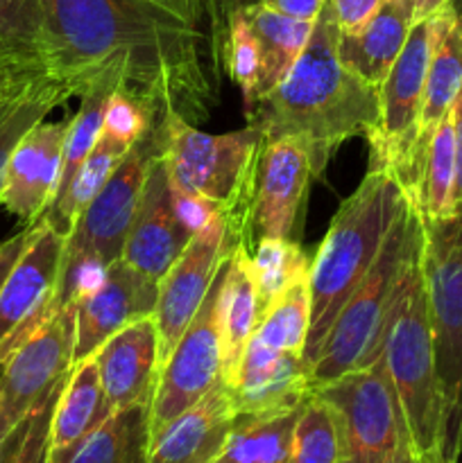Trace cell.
I'll list each match as a JSON object with an SVG mask.
<instances>
[{
    "mask_svg": "<svg viewBox=\"0 0 462 463\" xmlns=\"http://www.w3.org/2000/svg\"><path fill=\"white\" fill-rule=\"evenodd\" d=\"M41 68L71 98L122 90L161 118L208 120L217 104L211 39L149 0H39Z\"/></svg>",
    "mask_w": 462,
    "mask_h": 463,
    "instance_id": "cell-1",
    "label": "cell"
},
{
    "mask_svg": "<svg viewBox=\"0 0 462 463\" xmlns=\"http://www.w3.org/2000/svg\"><path fill=\"white\" fill-rule=\"evenodd\" d=\"M338 23L324 3L308 45L285 80L247 109L249 125L263 140L294 138L320 176L335 149L367 136L379 120V89L353 75L338 57Z\"/></svg>",
    "mask_w": 462,
    "mask_h": 463,
    "instance_id": "cell-2",
    "label": "cell"
},
{
    "mask_svg": "<svg viewBox=\"0 0 462 463\" xmlns=\"http://www.w3.org/2000/svg\"><path fill=\"white\" fill-rule=\"evenodd\" d=\"M406 194L385 167H370L356 193L340 203L311 262V333L303 360L315 364L335 317L383 249Z\"/></svg>",
    "mask_w": 462,
    "mask_h": 463,
    "instance_id": "cell-3",
    "label": "cell"
},
{
    "mask_svg": "<svg viewBox=\"0 0 462 463\" xmlns=\"http://www.w3.org/2000/svg\"><path fill=\"white\" fill-rule=\"evenodd\" d=\"M380 360L397 392L419 463L442 461V393L424 280V226L415 233L380 339Z\"/></svg>",
    "mask_w": 462,
    "mask_h": 463,
    "instance_id": "cell-4",
    "label": "cell"
},
{
    "mask_svg": "<svg viewBox=\"0 0 462 463\" xmlns=\"http://www.w3.org/2000/svg\"><path fill=\"white\" fill-rule=\"evenodd\" d=\"M159 154L161 127L157 118L143 138L118 163L107 184L91 199L66 235L62 274L54 289L57 312L66 306H77L80 298L93 292L107 276L109 267L122 258L149 165Z\"/></svg>",
    "mask_w": 462,
    "mask_h": 463,
    "instance_id": "cell-5",
    "label": "cell"
},
{
    "mask_svg": "<svg viewBox=\"0 0 462 463\" xmlns=\"http://www.w3.org/2000/svg\"><path fill=\"white\" fill-rule=\"evenodd\" d=\"M159 127L170 184L220 203L229 235L252 251L249 211L263 147L261 131L247 125L229 134H207L177 113H163Z\"/></svg>",
    "mask_w": 462,
    "mask_h": 463,
    "instance_id": "cell-6",
    "label": "cell"
},
{
    "mask_svg": "<svg viewBox=\"0 0 462 463\" xmlns=\"http://www.w3.org/2000/svg\"><path fill=\"white\" fill-rule=\"evenodd\" d=\"M421 226V217L410 202H403L383 249L371 269L361 280L349 301L335 317L326 335L315 364L311 366V387L342 378L344 373L365 369L380 357L385 319L392 306L394 289L401 276L403 262L415 233Z\"/></svg>",
    "mask_w": 462,
    "mask_h": 463,
    "instance_id": "cell-7",
    "label": "cell"
},
{
    "mask_svg": "<svg viewBox=\"0 0 462 463\" xmlns=\"http://www.w3.org/2000/svg\"><path fill=\"white\" fill-rule=\"evenodd\" d=\"M424 226V280L442 393V461L462 463V217Z\"/></svg>",
    "mask_w": 462,
    "mask_h": 463,
    "instance_id": "cell-8",
    "label": "cell"
},
{
    "mask_svg": "<svg viewBox=\"0 0 462 463\" xmlns=\"http://www.w3.org/2000/svg\"><path fill=\"white\" fill-rule=\"evenodd\" d=\"M333 410L342 463H385L412 450L406 419L383 360L313 389Z\"/></svg>",
    "mask_w": 462,
    "mask_h": 463,
    "instance_id": "cell-9",
    "label": "cell"
},
{
    "mask_svg": "<svg viewBox=\"0 0 462 463\" xmlns=\"http://www.w3.org/2000/svg\"><path fill=\"white\" fill-rule=\"evenodd\" d=\"M72 353L75 306H66L5 360L0 373V439L66 380Z\"/></svg>",
    "mask_w": 462,
    "mask_h": 463,
    "instance_id": "cell-10",
    "label": "cell"
},
{
    "mask_svg": "<svg viewBox=\"0 0 462 463\" xmlns=\"http://www.w3.org/2000/svg\"><path fill=\"white\" fill-rule=\"evenodd\" d=\"M220 274V271H217ZM222 383L220 333H217V276L211 292L184 330L163 366L149 402V434H157L181 411L202 401Z\"/></svg>",
    "mask_w": 462,
    "mask_h": 463,
    "instance_id": "cell-11",
    "label": "cell"
},
{
    "mask_svg": "<svg viewBox=\"0 0 462 463\" xmlns=\"http://www.w3.org/2000/svg\"><path fill=\"white\" fill-rule=\"evenodd\" d=\"M66 238L48 224H34L25 251L0 289V366L9 355L57 315L54 289L62 274Z\"/></svg>",
    "mask_w": 462,
    "mask_h": 463,
    "instance_id": "cell-12",
    "label": "cell"
},
{
    "mask_svg": "<svg viewBox=\"0 0 462 463\" xmlns=\"http://www.w3.org/2000/svg\"><path fill=\"white\" fill-rule=\"evenodd\" d=\"M236 244L238 242L229 235L226 217H217L207 229L193 235L184 253L159 280V298L154 307L159 330V369L175 351L184 330L202 307L222 262Z\"/></svg>",
    "mask_w": 462,
    "mask_h": 463,
    "instance_id": "cell-13",
    "label": "cell"
},
{
    "mask_svg": "<svg viewBox=\"0 0 462 463\" xmlns=\"http://www.w3.org/2000/svg\"><path fill=\"white\" fill-rule=\"evenodd\" d=\"M311 179H315L311 156L299 140H263L249 211L254 247L261 238H288L293 233Z\"/></svg>",
    "mask_w": 462,
    "mask_h": 463,
    "instance_id": "cell-14",
    "label": "cell"
},
{
    "mask_svg": "<svg viewBox=\"0 0 462 463\" xmlns=\"http://www.w3.org/2000/svg\"><path fill=\"white\" fill-rule=\"evenodd\" d=\"M229 389L238 419H263L299 410L313 396L303 353L276 351L252 337L238 378Z\"/></svg>",
    "mask_w": 462,
    "mask_h": 463,
    "instance_id": "cell-15",
    "label": "cell"
},
{
    "mask_svg": "<svg viewBox=\"0 0 462 463\" xmlns=\"http://www.w3.org/2000/svg\"><path fill=\"white\" fill-rule=\"evenodd\" d=\"M159 283L118 260L102 283L75 306V353L72 364L93 357L118 330L154 315Z\"/></svg>",
    "mask_w": 462,
    "mask_h": 463,
    "instance_id": "cell-16",
    "label": "cell"
},
{
    "mask_svg": "<svg viewBox=\"0 0 462 463\" xmlns=\"http://www.w3.org/2000/svg\"><path fill=\"white\" fill-rule=\"evenodd\" d=\"M190 240L193 233L181 224L172 206L170 179L163 156L159 154L149 165L120 260L159 283L184 253Z\"/></svg>",
    "mask_w": 462,
    "mask_h": 463,
    "instance_id": "cell-17",
    "label": "cell"
},
{
    "mask_svg": "<svg viewBox=\"0 0 462 463\" xmlns=\"http://www.w3.org/2000/svg\"><path fill=\"white\" fill-rule=\"evenodd\" d=\"M66 134L68 120H41L14 147L0 203L27 226L43 217L57 193Z\"/></svg>",
    "mask_w": 462,
    "mask_h": 463,
    "instance_id": "cell-18",
    "label": "cell"
},
{
    "mask_svg": "<svg viewBox=\"0 0 462 463\" xmlns=\"http://www.w3.org/2000/svg\"><path fill=\"white\" fill-rule=\"evenodd\" d=\"M93 357L111 411L152 401L159 378V330L154 315L118 330Z\"/></svg>",
    "mask_w": 462,
    "mask_h": 463,
    "instance_id": "cell-19",
    "label": "cell"
},
{
    "mask_svg": "<svg viewBox=\"0 0 462 463\" xmlns=\"http://www.w3.org/2000/svg\"><path fill=\"white\" fill-rule=\"evenodd\" d=\"M236 420L238 411L229 389L220 383L154 434L148 463H213L229 441Z\"/></svg>",
    "mask_w": 462,
    "mask_h": 463,
    "instance_id": "cell-20",
    "label": "cell"
},
{
    "mask_svg": "<svg viewBox=\"0 0 462 463\" xmlns=\"http://www.w3.org/2000/svg\"><path fill=\"white\" fill-rule=\"evenodd\" d=\"M258 326L256 283L252 274V251L236 244L217 274V333H220L222 383L238 378L243 355Z\"/></svg>",
    "mask_w": 462,
    "mask_h": 463,
    "instance_id": "cell-21",
    "label": "cell"
},
{
    "mask_svg": "<svg viewBox=\"0 0 462 463\" xmlns=\"http://www.w3.org/2000/svg\"><path fill=\"white\" fill-rule=\"evenodd\" d=\"M430 25H433V48H430V61L426 71L419 138H417L421 167H424L430 136L438 129L439 122L453 111L462 95V5L453 3L430 16Z\"/></svg>",
    "mask_w": 462,
    "mask_h": 463,
    "instance_id": "cell-22",
    "label": "cell"
},
{
    "mask_svg": "<svg viewBox=\"0 0 462 463\" xmlns=\"http://www.w3.org/2000/svg\"><path fill=\"white\" fill-rule=\"evenodd\" d=\"M415 25L412 14L403 0H385L362 30L353 34H338V57L344 68L379 89L397 61L410 27Z\"/></svg>",
    "mask_w": 462,
    "mask_h": 463,
    "instance_id": "cell-23",
    "label": "cell"
},
{
    "mask_svg": "<svg viewBox=\"0 0 462 463\" xmlns=\"http://www.w3.org/2000/svg\"><path fill=\"white\" fill-rule=\"evenodd\" d=\"M95 357L72 364L59 392L50 428V455L68 450L111 416Z\"/></svg>",
    "mask_w": 462,
    "mask_h": 463,
    "instance_id": "cell-24",
    "label": "cell"
},
{
    "mask_svg": "<svg viewBox=\"0 0 462 463\" xmlns=\"http://www.w3.org/2000/svg\"><path fill=\"white\" fill-rule=\"evenodd\" d=\"M149 402H134L116 410L100 428L50 463H148L149 457Z\"/></svg>",
    "mask_w": 462,
    "mask_h": 463,
    "instance_id": "cell-25",
    "label": "cell"
},
{
    "mask_svg": "<svg viewBox=\"0 0 462 463\" xmlns=\"http://www.w3.org/2000/svg\"><path fill=\"white\" fill-rule=\"evenodd\" d=\"M68 98L71 93L43 71L21 72L5 90L0 98V197L7 163L18 140Z\"/></svg>",
    "mask_w": 462,
    "mask_h": 463,
    "instance_id": "cell-26",
    "label": "cell"
},
{
    "mask_svg": "<svg viewBox=\"0 0 462 463\" xmlns=\"http://www.w3.org/2000/svg\"><path fill=\"white\" fill-rule=\"evenodd\" d=\"M240 12L249 21L258 39V45H261L263 71L261 84H258V99H263L293 71L297 59L302 57L303 48L308 45L315 23L285 16V14L276 12V9L267 7L263 3L245 7Z\"/></svg>",
    "mask_w": 462,
    "mask_h": 463,
    "instance_id": "cell-27",
    "label": "cell"
},
{
    "mask_svg": "<svg viewBox=\"0 0 462 463\" xmlns=\"http://www.w3.org/2000/svg\"><path fill=\"white\" fill-rule=\"evenodd\" d=\"M130 149L131 147H127L120 140L111 138L107 134H100L95 147L91 149L89 156L77 167L66 188L54 194L39 222H43V224H48L50 229H54L59 235L66 238L72 231V226H75L77 217L89 206L91 199L100 193V188L107 184V179L113 175L118 163L125 158Z\"/></svg>",
    "mask_w": 462,
    "mask_h": 463,
    "instance_id": "cell-28",
    "label": "cell"
},
{
    "mask_svg": "<svg viewBox=\"0 0 462 463\" xmlns=\"http://www.w3.org/2000/svg\"><path fill=\"white\" fill-rule=\"evenodd\" d=\"M453 185H456V134L453 111L438 125L426 149L419 185L408 199L421 220L439 222L453 217Z\"/></svg>",
    "mask_w": 462,
    "mask_h": 463,
    "instance_id": "cell-29",
    "label": "cell"
},
{
    "mask_svg": "<svg viewBox=\"0 0 462 463\" xmlns=\"http://www.w3.org/2000/svg\"><path fill=\"white\" fill-rule=\"evenodd\" d=\"M311 258L288 238H261L252 251V274L256 283L258 319L288 289L306 283L311 276Z\"/></svg>",
    "mask_w": 462,
    "mask_h": 463,
    "instance_id": "cell-30",
    "label": "cell"
},
{
    "mask_svg": "<svg viewBox=\"0 0 462 463\" xmlns=\"http://www.w3.org/2000/svg\"><path fill=\"white\" fill-rule=\"evenodd\" d=\"M302 407L279 416L238 419L229 441L213 463H285Z\"/></svg>",
    "mask_w": 462,
    "mask_h": 463,
    "instance_id": "cell-31",
    "label": "cell"
},
{
    "mask_svg": "<svg viewBox=\"0 0 462 463\" xmlns=\"http://www.w3.org/2000/svg\"><path fill=\"white\" fill-rule=\"evenodd\" d=\"M285 463H342L338 419L322 398L311 396L303 402Z\"/></svg>",
    "mask_w": 462,
    "mask_h": 463,
    "instance_id": "cell-32",
    "label": "cell"
},
{
    "mask_svg": "<svg viewBox=\"0 0 462 463\" xmlns=\"http://www.w3.org/2000/svg\"><path fill=\"white\" fill-rule=\"evenodd\" d=\"M311 333V288L299 283L276 298L258 319L254 337L276 351L303 353Z\"/></svg>",
    "mask_w": 462,
    "mask_h": 463,
    "instance_id": "cell-33",
    "label": "cell"
},
{
    "mask_svg": "<svg viewBox=\"0 0 462 463\" xmlns=\"http://www.w3.org/2000/svg\"><path fill=\"white\" fill-rule=\"evenodd\" d=\"M220 59H225V66L234 84L243 90L245 104L254 107L258 99V84H261L263 57L261 45L252 25L245 18L243 12H234L226 21L225 39H222Z\"/></svg>",
    "mask_w": 462,
    "mask_h": 463,
    "instance_id": "cell-34",
    "label": "cell"
},
{
    "mask_svg": "<svg viewBox=\"0 0 462 463\" xmlns=\"http://www.w3.org/2000/svg\"><path fill=\"white\" fill-rule=\"evenodd\" d=\"M39 0H0V50L9 59L25 68L43 71L39 59Z\"/></svg>",
    "mask_w": 462,
    "mask_h": 463,
    "instance_id": "cell-35",
    "label": "cell"
},
{
    "mask_svg": "<svg viewBox=\"0 0 462 463\" xmlns=\"http://www.w3.org/2000/svg\"><path fill=\"white\" fill-rule=\"evenodd\" d=\"M62 384L53 389L5 437L3 459H0V463H50V428H53L54 405H57Z\"/></svg>",
    "mask_w": 462,
    "mask_h": 463,
    "instance_id": "cell-36",
    "label": "cell"
},
{
    "mask_svg": "<svg viewBox=\"0 0 462 463\" xmlns=\"http://www.w3.org/2000/svg\"><path fill=\"white\" fill-rule=\"evenodd\" d=\"M157 118V111L149 109L148 104L136 99L134 95L116 90V93H111L107 109H104L102 134L120 140L127 147H134Z\"/></svg>",
    "mask_w": 462,
    "mask_h": 463,
    "instance_id": "cell-37",
    "label": "cell"
},
{
    "mask_svg": "<svg viewBox=\"0 0 462 463\" xmlns=\"http://www.w3.org/2000/svg\"><path fill=\"white\" fill-rule=\"evenodd\" d=\"M170 197L172 206H175L177 217L181 220V224L190 231V233H199L202 229H207L213 220L217 217H226L225 208L220 203L211 202V199L202 197V194L186 193V190L177 188L175 184H170Z\"/></svg>",
    "mask_w": 462,
    "mask_h": 463,
    "instance_id": "cell-38",
    "label": "cell"
},
{
    "mask_svg": "<svg viewBox=\"0 0 462 463\" xmlns=\"http://www.w3.org/2000/svg\"><path fill=\"white\" fill-rule=\"evenodd\" d=\"M326 3L331 5L338 30L342 34H353L374 18V14L383 7L385 0H326Z\"/></svg>",
    "mask_w": 462,
    "mask_h": 463,
    "instance_id": "cell-39",
    "label": "cell"
},
{
    "mask_svg": "<svg viewBox=\"0 0 462 463\" xmlns=\"http://www.w3.org/2000/svg\"><path fill=\"white\" fill-rule=\"evenodd\" d=\"M149 3L159 5V7L168 9V12L177 14L179 18H184L186 23H190V25H195L197 30H202L213 43V3L211 0H149ZM213 48H216V43H213ZM217 57H220V54H217Z\"/></svg>",
    "mask_w": 462,
    "mask_h": 463,
    "instance_id": "cell-40",
    "label": "cell"
},
{
    "mask_svg": "<svg viewBox=\"0 0 462 463\" xmlns=\"http://www.w3.org/2000/svg\"><path fill=\"white\" fill-rule=\"evenodd\" d=\"M32 231H34V226H25L21 233L12 235V238H7L5 242H0V289H3L5 280H7L9 271H12L14 265L18 262V258H21V253L25 251L27 242H30L32 238Z\"/></svg>",
    "mask_w": 462,
    "mask_h": 463,
    "instance_id": "cell-41",
    "label": "cell"
},
{
    "mask_svg": "<svg viewBox=\"0 0 462 463\" xmlns=\"http://www.w3.org/2000/svg\"><path fill=\"white\" fill-rule=\"evenodd\" d=\"M213 3V43H216L217 54H220L222 39H225L226 21L234 12H240L245 7H252L258 5L261 0H211Z\"/></svg>",
    "mask_w": 462,
    "mask_h": 463,
    "instance_id": "cell-42",
    "label": "cell"
},
{
    "mask_svg": "<svg viewBox=\"0 0 462 463\" xmlns=\"http://www.w3.org/2000/svg\"><path fill=\"white\" fill-rule=\"evenodd\" d=\"M261 3L267 5V7L276 9V12L285 14V16L315 23L326 0H261Z\"/></svg>",
    "mask_w": 462,
    "mask_h": 463,
    "instance_id": "cell-43",
    "label": "cell"
},
{
    "mask_svg": "<svg viewBox=\"0 0 462 463\" xmlns=\"http://www.w3.org/2000/svg\"><path fill=\"white\" fill-rule=\"evenodd\" d=\"M453 134H456V185H453V217H462V95L453 107Z\"/></svg>",
    "mask_w": 462,
    "mask_h": 463,
    "instance_id": "cell-44",
    "label": "cell"
},
{
    "mask_svg": "<svg viewBox=\"0 0 462 463\" xmlns=\"http://www.w3.org/2000/svg\"><path fill=\"white\" fill-rule=\"evenodd\" d=\"M408 5L412 14V21H426V18L435 16L439 14L442 9H447L448 5H453L456 0H403Z\"/></svg>",
    "mask_w": 462,
    "mask_h": 463,
    "instance_id": "cell-45",
    "label": "cell"
},
{
    "mask_svg": "<svg viewBox=\"0 0 462 463\" xmlns=\"http://www.w3.org/2000/svg\"><path fill=\"white\" fill-rule=\"evenodd\" d=\"M25 71H34V68L21 66V63H16V61H14V59H9L7 54H5L3 50H0V98H3L5 90L9 89V84H12V81L16 80V77L21 75V72H25Z\"/></svg>",
    "mask_w": 462,
    "mask_h": 463,
    "instance_id": "cell-46",
    "label": "cell"
},
{
    "mask_svg": "<svg viewBox=\"0 0 462 463\" xmlns=\"http://www.w3.org/2000/svg\"><path fill=\"white\" fill-rule=\"evenodd\" d=\"M385 463H419V459H417L415 450H403V452H399L397 457H392V459L385 461Z\"/></svg>",
    "mask_w": 462,
    "mask_h": 463,
    "instance_id": "cell-47",
    "label": "cell"
},
{
    "mask_svg": "<svg viewBox=\"0 0 462 463\" xmlns=\"http://www.w3.org/2000/svg\"><path fill=\"white\" fill-rule=\"evenodd\" d=\"M3 441L5 439H0V459H3Z\"/></svg>",
    "mask_w": 462,
    "mask_h": 463,
    "instance_id": "cell-48",
    "label": "cell"
},
{
    "mask_svg": "<svg viewBox=\"0 0 462 463\" xmlns=\"http://www.w3.org/2000/svg\"><path fill=\"white\" fill-rule=\"evenodd\" d=\"M456 3H457V5H462V0H456Z\"/></svg>",
    "mask_w": 462,
    "mask_h": 463,
    "instance_id": "cell-49",
    "label": "cell"
}]
</instances>
